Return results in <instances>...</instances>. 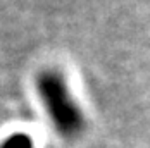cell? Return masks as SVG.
Instances as JSON below:
<instances>
[{
  "mask_svg": "<svg viewBox=\"0 0 150 148\" xmlns=\"http://www.w3.org/2000/svg\"><path fill=\"white\" fill-rule=\"evenodd\" d=\"M36 90L55 129L66 138H74L83 131L85 119L73 100L64 76L55 69L42 71L36 78Z\"/></svg>",
  "mask_w": 150,
  "mask_h": 148,
  "instance_id": "1",
  "label": "cell"
},
{
  "mask_svg": "<svg viewBox=\"0 0 150 148\" xmlns=\"http://www.w3.org/2000/svg\"><path fill=\"white\" fill-rule=\"evenodd\" d=\"M0 148H33V140L28 134L17 133L12 134L11 138H7Z\"/></svg>",
  "mask_w": 150,
  "mask_h": 148,
  "instance_id": "2",
  "label": "cell"
}]
</instances>
